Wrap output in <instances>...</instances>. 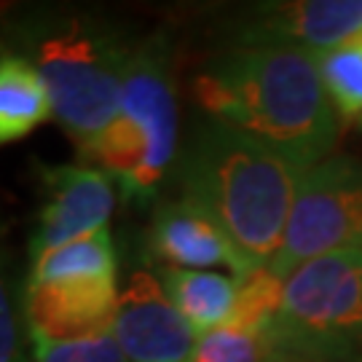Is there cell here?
<instances>
[{"label": "cell", "instance_id": "9a60e30c", "mask_svg": "<svg viewBox=\"0 0 362 362\" xmlns=\"http://www.w3.org/2000/svg\"><path fill=\"white\" fill-rule=\"evenodd\" d=\"M322 86L341 121H362V38L317 57Z\"/></svg>", "mask_w": 362, "mask_h": 362}, {"label": "cell", "instance_id": "7c38bea8", "mask_svg": "<svg viewBox=\"0 0 362 362\" xmlns=\"http://www.w3.org/2000/svg\"><path fill=\"white\" fill-rule=\"evenodd\" d=\"M52 116V94L35 65L0 49V145L25 140Z\"/></svg>", "mask_w": 362, "mask_h": 362}, {"label": "cell", "instance_id": "277c9868", "mask_svg": "<svg viewBox=\"0 0 362 362\" xmlns=\"http://www.w3.org/2000/svg\"><path fill=\"white\" fill-rule=\"evenodd\" d=\"M290 362H346L362 351V250L322 255L285 276L269 325Z\"/></svg>", "mask_w": 362, "mask_h": 362}, {"label": "cell", "instance_id": "4fadbf2b", "mask_svg": "<svg viewBox=\"0 0 362 362\" xmlns=\"http://www.w3.org/2000/svg\"><path fill=\"white\" fill-rule=\"evenodd\" d=\"M164 287L175 306L194 327L196 336H207L231 322L239 296V279L220 272H185L169 269Z\"/></svg>", "mask_w": 362, "mask_h": 362}, {"label": "cell", "instance_id": "5bb4252c", "mask_svg": "<svg viewBox=\"0 0 362 362\" xmlns=\"http://www.w3.org/2000/svg\"><path fill=\"white\" fill-rule=\"evenodd\" d=\"M118 260L113 236L107 228L76 239L70 245L46 252L30 266L27 279H57V276H116Z\"/></svg>", "mask_w": 362, "mask_h": 362}, {"label": "cell", "instance_id": "5b68a950", "mask_svg": "<svg viewBox=\"0 0 362 362\" xmlns=\"http://www.w3.org/2000/svg\"><path fill=\"white\" fill-rule=\"evenodd\" d=\"M349 250H362V161L327 156L298 182L282 247L269 269L285 279L309 260Z\"/></svg>", "mask_w": 362, "mask_h": 362}, {"label": "cell", "instance_id": "8992f818", "mask_svg": "<svg viewBox=\"0 0 362 362\" xmlns=\"http://www.w3.org/2000/svg\"><path fill=\"white\" fill-rule=\"evenodd\" d=\"M118 290V274L27 279L25 317L33 351L110 333Z\"/></svg>", "mask_w": 362, "mask_h": 362}, {"label": "cell", "instance_id": "52a82bcc", "mask_svg": "<svg viewBox=\"0 0 362 362\" xmlns=\"http://www.w3.org/2000/svg\"><path fill=\"white\" fill-rule=\"evenodd\" d=\"M43 207L30 239V260L59 250L76 239L107 228L116 204L113 177L86 164H38Z\"/></svg>", "mask_w": 362, "mask_h": 362}, {"label": "cell", "instance_id": "7a4b0ae2", "mask_svg": "<svg viewBox=\"0 0 362 362\" xmlns=\"http://www.w3.org/2000/svg\"><path fill=\"white\" fill-rule=\"evenodd\" d=\"M0 49L35 65L54 118L78 148L118 116L134 46L100 13L59 3L13 6L0 22Z\"/></svg>", "mask_w": 362, "mask_h": 362}, {"label": "cell", "instance_id": "9c48e42d", "mask_svg": "<svg viewBox=\"0 0 362 362\" xmlns=\"http://www.w3.org/2000/svg\"><path fill=\"white\" fill-rule=\"evenodd\" d=\"M239 46H279L320 54L362 38V0H300L252 13Z\"/></svg>", "mask_w": 362, "mask_h": 362}, {"label": "cell", "instance_id": "e0dca14e", "mask_svg": "<svg viewBox=\"0 0 362 362\" xmlns=\"http://www.w3.org/2000/svg\"><path fill=\"white\" fill-rule=\"evenodd\" d=\"M11 255L0 250V362H30V330L25 317V290L16 285Z\"/></svg>", "mask_w": 362, "mask_h": 362}, {"label": "cell", "instance_id": "30bf717a", "mask_svg": "<svg viewBox=\"0 0 362 362\" xmlns=\"http://www.w3.org/2000/svg\"><path fill=\"white\" fill-rule=\"evenodd\" d=\"M118 116L143 134L158 175L167 177L177 158V100L167 49L158 40L134 46L124 76Z\"/></svg>", "mask_w": 362, "mask_h": 362}, {"label": "cell", "instance_id": "6da1fadb", "mask_svg": "<svg viewBox=\"0 0 362 362\" xmlns=\"http://www.w3.org/2000/svg\"><path fill=\"white\" fill-rule=\"evenodd\" d=\"M212 121L272 145L300 169L333 156L338 124L317 57L279 46H236L196 78Z\"/></svg>", "mask_w": 362, "mask_h": 362}, {"label": "cell", "instance_id": "ac0fdd59", "mask_svg": "<svg viewBox=\"0 0 362 362\" xmlns=\"http://www.w3.org/2000/svg\"><path fill=\"white\" fill-rule=\"evenodd\" d=\"M33 357H35V362H129V357L118 346L113 333L43 346V349L33 351Z\"/></svg>", "mask_w": 362, "mask_h": 362}, {"label": "cell", "instance_id": "ba28073f", "mask_svg": "<svg viewBox=\"0 0 362 362\" xmlns=\"http://www.w3.org/2000/svg\"><path fill=\"white\" fill-rule=\"evenodd\" d=\"M110 333L129 362H188L199 341L164 279L148 269H134L118 290Z\"/></svg>", "mask_w": 362, "mask_h": 362}, {"label": "cell", "instance_id": "8fae6325", "mask_svg": "<svg viewBox=\"0 0 362 362\" xmlns=\"http://www.w3.org/2000/svg\"><path fill=\"white\" fill-rule=\"evenodd\" d=\"M151 247L169 269L209 272L212 266H226L236 279L258 272L239 255V250L220 231L218 223L185 199L164 202L156 207L151 223Z\"/></svg>", "mask_w": 362, "mask_h": 362}, {"label": "cell", "instance_id": "3957f363", "mask_svg": "<svg viewBox=\"0 0 362 362\" xmlns=\"http://www.w3.org/2000/svg\"><path fill=\"white\" fill-rule=\"evenodd\" d=\"M306 169L245 132L209 121L180 161L182 199L215 220L252 269L276 258Z\"/></svg>", "mask_w": 362, "mask_h": 362}, {"label": "cell", "instance_id": "2e32d148", "mask_svg": "<svg viewBox=\"0 0 362 362\" xmlns=\"http://www.w3.org/2000/svg\"><path fill=\"white\" fill-rule=\"evenodd\" d=\"M188 362H290L274 344L269 330L223 325L207 336H199Z\"/></svg>", "mask_w": 362, "mask_h": 362}]
</instances>
